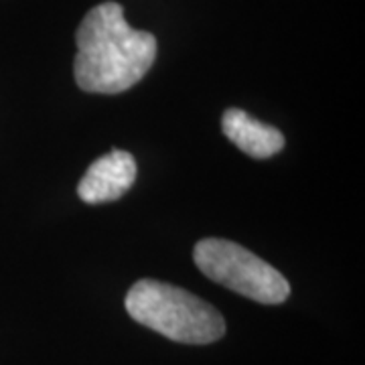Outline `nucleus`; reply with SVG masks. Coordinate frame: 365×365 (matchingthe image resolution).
<instances>
[{"label":"nucleus","mask_w":365,"mask_h":365,"mask_svg":"<svg viewBox=\"0 0 365 365\" xmlns=\"http://www.w3.org/2000/svg\"><path fill=\"white\" fill-rule=\"evenodd\" d=\"M136 181V160L126 150H112L93 160L79 181L78 195L86 203L116 201L130 191Z\"/></svg>","instance_id":"20e7f679"},{"label":"nucleus","mask_w":365,"mask_h":365,"mask_svg":"<svg viewBox=\"0 0 365 365\" xmlns=\"http://www.w3.org/2000/svg\"><path fill=\"white\" fill-rule=\"evenodd\" d=\"M193 260L213 282L262 304H280L290 294V284L282 274L230 240L205 237L197 242Z\"/></svg>","instance_id":"7ed1b4c3"},{"label":"nucleus","mask_w":365,"mask_h":365,"mask_svg":"<svg viewBox=\"0 0 365 365\" xmlns=\"http://www.w3.org/2000/svg\"><path fill=\"white\" fill-rule=\"evenodd\" d=\"M76 81L88 93L114 96L134 88L157 59V37L132 29L118 2L93 6L76 33Z\"/></svg>","instance_id":"f257e3e1"},{"label":"nucleus","mask_w":365,"mask_h":365,"mask_svg":"<svg viewBox=\"0 0 365 365\" xmlns=\"http://www.w3.org/2000/svg\"><path fill=\"white\" fill-rule=\"evenodd\" d=\"M223 134L252 158H270L284 148V136L274 126L258 122L244 110L230 108L222 118Z\"/></svg>","instance_id":"39448f33"},{"label":"nucleus","mask_w":365,"mask_h":365,"mask_svg":"<svg viewBox=\"0 0 365 365\" xmlns=\"http://www.w3.org/2000/svg\"><path fill=\"white\" fill-rule=\"evenodd\" d=\"M126 311L136 323L177 343L207 345L225 333V321L215 307L160 280H138L126 294Z\"/></svg>","instance_id":"f03ea898"}]
</instances>
